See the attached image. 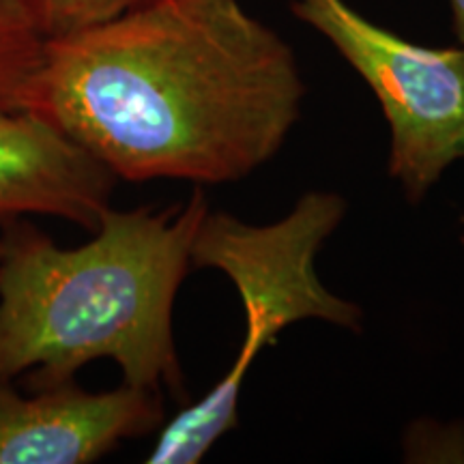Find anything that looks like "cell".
Returning <instances> with one entry per match:
<instances>
[{
	"label": "cell",
	"mask_w": 464,
	"mask_h": 464,
	"mask_svg": "<svg viewBox=\"0 0 464 464\" xmlns=\"http://www.w3.org/2000/svg\"><path fill=\"white\" fill-rule=\"evenodd\" d=\"M119 179L33 110L0 108V228L42 216L92 232Z\"/></svg>",
	"instance_id": "cell-6"
},
{
	"label": "cell",
	"mask_w": 464,
	"mask_h": 464,
	"mask_svg": "<svg viewBox=\"0 0 464 464\" xmlns=\"http://www.w3.org/2000/svg\"><path fill=\"white\" fill-rule=\"evenodd\" d=\"M207 211L202 189L166 208L110 207L75 247L28 218L0 228V376L34 390L112 359L127 385L183 398L172 312Z\"/></svg>",
	"instance_id": "cell-2"
},
{
	"label": "cell",
	"mask_w": 464,
	"mask_h": 464,
	"mask_svg": "<svg viewBox=\"0 0 464 464\" xmlns=\"http://www.w3.org/2000/svg\"><path fill=\"white\" fill-rule=\"evenodd\" d=\"M304 97L295 52L239 0H150L48 39L33 112L116 179L219 185L280 153Z\"/></svg>",
	"instance_id": "cell-1"
},
{
	"label": "cell",
	"mask_w": 464,
	"mask_h": 464,
	"mask_svg": "<svg viewBox=\"0 0 464 464\" xmlns=\"http://www.w3.org/2000/svg\"><path fill=\"white\" fill-rule=\"evenodd\" d=\"M0 252H3V243H0Z\"/></svg>",
	"instance_id": "cell-11"
},
{
	"label": "cell",
	"mask_w": 464,
	"mask_h": 464,
	"mask_svg": "<svg viewBox=\"0 0 464 464\" xmlns=\"http://www.w3.org/2000/svg\"><path fill=\"white\" fill-rule=\"evenodd\" d=\"M150 0H33L45 37L54 39L103 24Z\"/></svg>",
	"instance_id": "cell-8"
},
{
	"label": "cell",
	"mask_w": 464,
	"mask_h": 464,
	"mask_svg": "<svg viewBox=\"0 0 464 464\" xmlns=\"http://www.w3.org/2000/svg\"><path fill=\"white\" fill-rule=\"evenodd\" d=\"M451 14H454V31L464 45V0H450Z\"/></svg>",
	"instance_id": "cell-9"
},
{
	"label": "cell",
	"mask_w": 464,
	"mask_h": 464,
	"mask_svg": "<svg viewBox=\"0 0 464 464\" xmlns=\"http://www.w3.org/2000/svg\"><path fill=\"white\" fill-rule=\"evenodd\" d=\"M362 75L392 130L390 174L411 202L464 158V48H423L387 31L346 0H288Z\"/></svg>",
	"instance_id": "cell-4"
},
{
	"label": "cell",
	"mask_w": 464,
	"mask_h": 464,
	"mask_svg": "<svg viewBox=\"0 0 464 464\" xmlns=\"http://www.w3.org/2000/svg\"><path fill=\"white\" fill-rule=\"evenodd\" d=\"M460 241H462V246H464V232H462V237H460Z\"/></svg>",
	"instance_id": "cell-10"
},
{
	"label": "cell",
	"mask_w": 464,
	"mask_h": 464,
	"mask_svg": "<svg viewBox=\"0 0 464 464\" xmlns=\"http://www.w3.org/2000/svg\"><path fill=\"white\" fill-rule=\"evenodd\" d=\"M346 216L335 191H307L280 222L254 226L211 208L191 243V269H218L235 284L246 310V335L222 381L161 423L149 464H196L239 423L237 406L246 376L284 329L301 321L362 327L363 314L334 295L316 274V256Z\"/></svg>",
	"instance_id": "cell-3"
},
{
	"label": "cell",
	"mask_w": 464,
	"mask_h": 464,
	"mask_svg": "<svg viewBox=\"0 0 464 464\" xmlns=\"http://www.w3.org/2000/svg\"><path fill=\"white\" fill-rule=\"evenodd\" d=\"M45 44L33 0H0V108L33 110Z\"/></svg>",
	"instance_id": "cell-7"
},
{
	"label": "cell",
	"mask_w": 464,
	"mask_h": 464,
	"mask_svg": "<svg viewBox=\"0 0 464 464\" xmlns=\"http://www.w3.org/2000/svg\"><path fill=\"white\" fill-rule=\"evenodd\" d=\"M161 423L160 392H86L75 379L22 390L0 376V464H91Z\"/></svg>",
	"instance_id": "cell-5"
}]
</instances>
